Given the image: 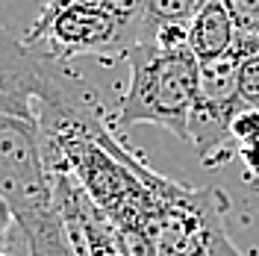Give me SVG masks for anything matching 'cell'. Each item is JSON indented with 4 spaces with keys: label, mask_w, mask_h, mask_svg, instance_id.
<instances>
[{
    "label": "cell",
    "mask_w": 259,
    "mask_h": 256,
    "mask_svg": "<svg viewBox=\"0 0 259 256\" xmlns=\"http://www.w3.org/2000/svg\"><path fill=\"white\" fill-rule=\"evenodd\" d=\"M130 77L118 100L115 124H156L189 142V115L200 89V59L192 48L165 50L153 41H139L127 53Z\"/></svg>",
    "instance_id": "1"
},
{
    "label": "cell",
    "mask_w": 259,
    "mask_h": 256,
    "mask_svg": "<svg viewBox=\"0 0 259 256\" xmlns=\"http://www.w3.org/2000/svg\"><path fill=\"white\" fill-rule=\"evenodd\" d=\"M27 45L50 50L59 59L74 56H124L139 45V32L121 24L100 3H45L38 18L24 32Z\"/></svg>",
    "instance_id": "2"
},
{
    "label": "cell",
    "mask_w": 259,
    "mask_h": 256,
    "mask_svg": "<svg viewBox=\"0 0 259 256\" xmlns=\"http://www.w3.org/2000/svg\"><path fill=\"white\" fill-rule=\"evenodd\" d=\"M239 27L224 0H203L189 21V48L200 62L227 56L236 45Z\"/></svg>",
    "instance_id": "3"
},
{
    "label": "cell",
    "mask_w": 259,
    "mask_h": 256,
    "mask_svg": "<svg viewBox=\"0 0 259 256\" xmlns=\"http://www.w3.org/2000/svg\"><path fill=\"white\" fill-rule=\"evenodd\" d=\"M197 6L200 0H147V21L142 41H147L162 27H189Z\"/></svg>",
    "instance_id": "4"
},
{
    "label": "cell",
    "mask_w": 259,
    "mask_h": 256,
    "mask_svg": "<svg viewBox=\"0 0 259 256\" xmlns=\"http://www.w3.org/2000/svg\"><path fill=\"white\" fill-rule=\"evenodd\" d=\"M221 209H224V200L212 209V215H209V230H206V256H242L236 247H233V241L227 239Z\"/></svg>",
    "instance_id": "5"
},
{
    "label": "cell",
    "mask_w": 259,
    "mask_h": 256,
    "mask_svg": "<svg viewBox=\"0 0 259 256\" xmlns=\"http://www.w3.org/2000/svg\"><path fill=\"white\" fill-rule=\"evenodd\" d=\"M239 95L247 109L259 112V50L253 56H247L239 68Z\"/></svg>",
    "instance_id": "6"
},
{
    "label": "cell",
    "mask_w": 259,
    "mask_h": 256,
    "mask_svg": "<svg viewBox=\"0 0 259 256\" xmlns=\"http://www.w3.org/2000/svg\"><path fill=\"white\" fill-rule=\"evenodd\" d=\"M239 32L259 38V0H227Z\"/></svg>",
    "instance_id": "7"
},
{
    "label": "cell",
    "mask_w": 259,
    "mask_h": 256,
    "mask_svg": "<svg viewBox=\"0 0 259 256\" xmlns=\"http://www.w3.org/2000/svg\"><path fill=\"white\" fill-rule=\"evenodd\" d=\"M18 241H21V230H18V224L6 215V227H3V256H27V247L18 253Z\"/></svg>",
    "instance_id": "8"
},
{
    "label": "cell",
    "mask_w": 259,
    "mask_h": 256,
    "mask_svg": "<svg viewBox=\"0 0 259 256\" xmlns=\"http://www.w3.org/2000/svg\"><path fill=\"white\" fill-rule=\"evenodd\" d=\"M239 156L247 165V171L253 177H259V144H247V147H239Z\"/></svg>",
    "instance_id": "9"
},
{
    "label": "cell",
    "mask_w": 259,
    "mask_h": 256,
    "mask_svg": "<svg viewBox=\"0 0 259 256\" xmlns=\"http://www.w3.org/2000/svg\"><path fill=\"white\" fill-rule=\"evenodd\" d=\"M103 256H130V253L124 250V247H121V250H112V253H103Z\"/></svg>",
    "instance_id": "10"
},
{
    "label": "cell",
    "mask_w": 259,
    "mask_h": 256,
    "mask_svg": "<svg viewBox=\"0 0 259 256\" xmlns=\"http://www.w3.org/2000/svg\"><path fill=\"white\" fill-rule=\"evenodd\" d=\"M50 3H74V0H50ZM85 3H97V0H85Z\"/></svg>",
    "instance_id": "11"
},
{
    "label": "cell",
    "mask_w": 259,
    "mask_h": 256,
    "mask_svg": "<svg viewBox=\"0 0 259 256\" xmlns=\"http://www.w3.org/2000/svg\"><path fill=\"white\" fill-rule=\"evenodd\" d=\"M200 3H203V0H200ZM224 3H227V0H224Z\"/></svg>",
    "instance_id": "12"
}]
</instances>
